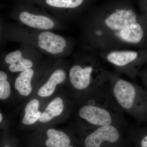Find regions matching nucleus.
<instances>
[{"label": "nucleus", "instance_id": "obj_1", "mask_svg": "<svg viewBox=\"0 0 147 147\" xmlns=\"http://www.w3.org/2000/svg\"><path fill=\"white\" fill-rule=\"evenodd\" d=\"M82 23L83 47L96 53L121 49H147L144 22L131 9L117 7Z\"/></svg>", "mask_w": 147, "mask_h": 147}, {"label": "nucleus", "instance_id": "obj_2", "mask_svg": "<svg viewBox=\"0 0 147 147\" xmlns=\"http://www.w3.org/2000/svg\"><path fill=\"white\" fill-rule=\"evenodd\" d=\"M1 36L5 40L31 45L42 55L55 58L69 56L74 47V41L70 38L50 31L29 28L17 23L2 26Z\"/></svg>", "mask_w": 147, "mask_h": 147}, {"label": "nucleus", "instance_id": "obj_3", "mask_svg": "<svg viewBox=\"0 0 147 147\" xmlns=\"http://www.w3.org/2000/svg\"><path fill=\"white\" fill-rule=\"evenodd\" d=\"M88 94V99L80 107L78 115L89 125L90 131L106 125H113L121 130L127 127L124 113L112 95L108 80Z\"/></svg>", "mask_w": 147, "mask_h": 147}, {"label": "nucleus", "instance_id": "obj_4", "mask_svg": "<svg viewBox=\"0 0 147 147\" xmlns=\"http://www.w3.org/2000/svg\"><path fill=\"white\" fill-rule=\"evenodd\" d=\"M74 60L69 71V79L77 91L88 93L108 81V71L94 51L83 47L74 55Z\"/></svg>", "mask_w": 147, "mask_h": 147}, {"label": "nucleus", "instance_id": "obj_5", "mask_svg": "<svg viewBox=\"0 0 147 147\" xmlns=\"http://www.w3.org/2000/svg\"><path fill=\"white\" fill-rule=\"evenodd\" d=\"M108 76L112 95L121 110L138 122L146 121V90L115 72L108 71Z\"/></svg>", "mask_w": 147, "mask_h": 147}, {"label": "nucleus", "instance_id": "obj_6", "mask_svg": "<svg viewBox=\"0 0 147 147\" xmlns=\"http://www.w3.org/2000/svg\"><path fill=\"white\" fill-rule=\"evenodd\" d=\"M97 54L115 68V73L124 74L131 79L138 76L147 63V49H121L102 51Z\"/></svg>", "mask_w": 147, "mask_h": 147}, {"label": "nucleus", "instance_id": "obj_7", "mask_svg": "<svg viewBox=\"0 0 147 147\" xmlns=\"http://www.w3.org/2000/svg\"><path fill=\"white\" fill-rule=\"evenodd\" d=\"M121 130L113 125L100 127L90 131L83 141L84 147H127Z\"/></svg>", "mask_w": 147, "mask_h": 147}, {"label": "nucleus", "instance_id": "obj_8", "mask_svg": "<svg viewBox=\"0 0 147 147\" xmlns=\"http://www.w3.org/2000/svg\"><path fill=\"white\" fill-rule=\"evenodd\" d=\"M42 55L32 46L22 44L17 50L4 55V61L11 72H22L32 68Z\"/></svg>", "mask_w": 147, "mask_h": 147}, {"label": "nucleus", "instance_id": "obj_9", "mask_svg": "<svg viewBox=\"0 0 147 147\" xmlns=\"http://www.w3.org/2000/svg\"><path fill=\"white\" fill-rule=\"evenodd\" d=\"M15 20L17 24L34 30L52 31L65 29L64 25L61 21L48 16L27 11H21Z\"/></svg>", "mask_w": 147, "mask_h": 147}, {"label": "nucleus", "instance_id": "obj_10", "mask_svg": "<svg viewBox=\"0 0 147 147\" xmlns=\"http://www.w3.org/2000/svg\"><path fill=\"white\" fill-rule=\"evenodd\" d=\"M66 78V72L63 69L56 68L50 74L45 84L38 89V95L40 97L50 96L55 92L57 86L64 82Z\"/></svg>", "mask_w": 147, "mask_h": 147}, {"label": "nucleus", "instance_id": "obj_11", "mask_svg": "<svg viewBox=\"0 0 147 147\" xmlns=\"http://www.w3.org/2000/svg\"><path fill=\"white\" fill-rule=\"evenodd\" d=\"M46 137L44 143L46 147H65L71 145V138L64 131L49 129L46 131Z\"/></svg>", "mask_w": 147, "mask_h": 147}, {"label": "nucleus", "instance_id": "obj_12", "mask_svg": "<svg viewBox=\"0 0 147 147\" xmlns=\"http://www.w3.org/2000/svg\"><path fill=\"white\" fill-rule=\"evenodd\" d=\"M34 75V71L32 68L22 71L16 79L14 88L21 95L28 96L32 90V80Z\"/></svg>", "mask_w": 147, "mask_h": 147}, {"label": "nucleus", "instance_id": "obj_13", "mask_svg": "<svg viewBox=\"0 0 147 147\" xmlns=\"http://www.w3.org/2000/svg\"><path fill=\"white\" fill-rule=\"evenodd\" d=\"M64 108L63 100L60 97L55 98L41 114L38 121L42 123L48 122L62 113Z\"/></svg>", "mask_w": 147, "mask_h": 147}, {"label": "nucleus", "instance_id": "obj_14", "mask_svg": "<svg viewBox=\"0 0 147 147\" xmlns=\"http://www.w3.org/2000/svg\"><path fill=\"white\" fill-rule=\"evenodd\" d=\"M39 102L37 99H33L27 104L25 108V115L23 123L24 125H31L36 122L41 116L40 111L38 110Z\"/></svg>", "mask_w": 147, "mask_h": 147}, {"label": "nucleus", "instance_id": "obj_15", "mask_svg": "<svg viewBox=\"0 0 147 147\" xmlns=\"http://www.w3.org/2000/svg\"><path fill=\"white\" fill-rule=\"evenodd\" d=\"M130 134L134 147H147V127L131 129Z\"/></svg>", "mask_w": 147, "mask_h": 147}, {"label": "nucleus", "instance_id": "obj_16", "mask_svg": "<svg viewBox=\"0 0 147 147\" xmlns=\"http://www.w3.org/2000/svg\"><path fill=\"white\" fill-rule=\"evenodd\" d=\"M84 0H45L47 5L54 8L71 9L77 8Z\"/></svg>", "mask_w": 147, "mask_h": 147}, {"label": "nucleus", "instance_id": "obj_17", "mask_svg": "<svg viewBox=\"0 0 147 147\" xmlns=\"http://www.w3.org/2000/svg\"><path fill=\"white\" fill-rule=\"evenodd\" d=\"M8 76L5 72L0 71V99L5 100L9 97L11 93V87L7 81Z\"/></svg>", "mask_w": 147, "mask_h": 147}, {"label": "nucleus", "instance_id": "obj_18", "mask_svg": "<svg viewBox=\"0 0 147 147\" xmlns=\"http://www.w3.org/2000/svg\"><path fill=\"white\" fill-rule=\"evenodd\" d=\"M138 76L142 79V82L147 91V67L139 71Z\"/></svg>", "mask_w": 147, "mask_h": 147}, {"label": "nucleus", "instance_id": "obj_19", "mask_svg": "<svg viewBox=\"0 0 147 147\" xmlns=\"http://www.w3.org/2000/svg\"><path fill=\"white\" fill-rule=\"evenodd\" d=\"M141 16H142L143 20H144V22L147 32V2L146 4L145 5L144 10V12H143V15Z\"/></svg>", "mask_w": 147, "mask_h": 147}, {"label": "nucleus", "instance_id": "obj_20", "mask_svg": "<svg viewBox=\"0 0 147 147\" xmlns=\"http://www.w3.org/2000/svg\"><path fill=\"white\" fill-rule=\"evenodd\" d=\"M3 119V116L1 113H0V122H1Z\"/></svg>", "mask_w": 147, "mask_h": 147}, {"label": "nucleus", "instance_id": "obj_21", "mask_svg": "<svg viewBox=\"0 0 147 147\" xmlns=\"http://www.w3.org/2000/svg\"><path fill=\"white\" fill-rule=\"evenodd\" d=\"M65 147H76L75 146H73V145H69V146H67Z\"/></svg>", "mask_w": 147, "mask_h": 147}, {"label": "nucleus", "instance_id": "obj_22", "mask_svg": "<svg viewBox=\"0 0 147 147\" xmlns=\"http://www.w3.org/2000/svg\"><path fill=\"white\" fill-rule=\"evenodd\" d=\"M3 147H12L11 146H9V145H5V146H3Z\"/></svg>", "mask_w": 147, "mask_h": 147}]
</instances>
